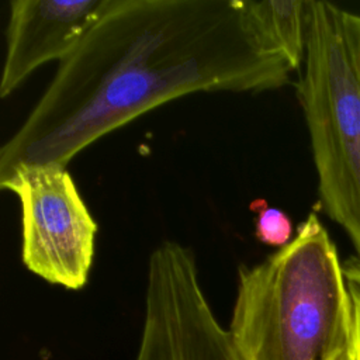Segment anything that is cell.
Here are the masks:
<instances>
[{"label": "cell", "instance_id": "6da1fadb", "mask_svg": "<svg viewBox=\"0 0 360 360\" xmlns=\"http://www.w3.org/2000/svg\"><path fill=\"white\" fill-rule=\"evenodd\" d=\"M292 72L260 35L248 0H107L0 148V177L20 166H68L97 139L181 96L276 90Z\"/></svg>", "mask_w": 360, "mask_h": 360}, {"label": "cell", "instance_id": "7a4b0ae2", "mask_svg": "<svg viewBox=\"0 0 360 360\" xmlns=\"http://www.w3.org/2000/svg\"><path fill=\"white\" fill-rule=\"evenodd\" d=\"M228 333L240 360H332L352 345L345 266L316 214L288 245L239 267Z\"/></svg>", "mask_w": 360, "mask_h": 360}, {"label": "cell", "instance_id": "3957f363", "mask_svg": "<svg viewBox=\"0 0 360 360\" xmlns=\"http://www.w3.org/2000/svg\"><path fill=\"white\" fill-rule=\"evenodd\" d=\"M297 97L307 122L321 205L360 262V15L307 0Z\"/></svg>", "mask_w": 360, "mask_h": 360}, {"label": "cell", "instance_id": "277c9868", "mask_svg": "<svg viewBox=\"0 0 360 360\" xmlns=\"http://www.w3.org/2000/svg\"><path fill=\"white\" fill-rule=\"evenodd\" d=\"M0 187L20 202L24 266L49 284L83 288L98 226L68 166H20L0 177Z\"/></svg>", "mask_w": 360, "mask_h": 360}, {"label": "cell", "instance_id": "5b68a950", "mask_svg": "<svg viewBox=\"0 0 360 360\" xmlns=\"http://www.w3.org/2000/svg\"><path fill=\"white\" fill-rule=\"evenodd\" d=\"M135 360H240L202 291L193 250L176 240L149 256Z\"/></svg>", "mask_w": 360, "mask_h": 360}, {"label": "cell", "instance_id": "8992f818", "mask_svg": "<svg viewBox=\"0 0 360 360\" xmlns=\"http://www.w3.org/2000/svg\"><path fill=\"white\" fill-rule=\"evenodd\" d=\"M105 4L107 0L10 1L0 97L10 96L44 63L66 59Z\"/></svg>", "mask_w": 360, "mask_h": 360}, {"label": "cell", "instance_id": "52a82bcc", "mask_svg": "<svg viewBox=\"0 0 360 360\" xmlns=\"http://www.w3.org/2000/svg\"><path fill=\"white\" fill-rule=\"evenodd\" d=\"M260 35L297 70L307 46V0H248Z\"/></svg>", "mask_w": 360, "mask_h": 360}, {"label": "cell", "instance_id": "ba28073f", "mask_svg": "<svg viewBox=\"0 0 360 360\" xmlns=\"http://www.w3.org/2000/svg\"><path fill=\"white\" fill-rule=\"evenodd\" d=\"M250 210L256 212L255 236L262 243L280 249L291 242L292 222L283 210L267 205L264 200H255Z\"/></svg>", "mask_w": 360, "mask_h": 360}, {"label": "cell", "instance_id": "9c48e42d", "mask_svg": "<svg viewBox=\"0 0 360 360\" xmlns=\"http://www.w3.org/2000/svg\"><path fill=\"white\" fill-rule=\"evenodd\" d=\"M343 266L353 307V345L360 360V262L354 259Z\"/></svg>", "mask_w": 360, "mask_h": 360}, {"label": "cell", "instance_id": "30bf717a", "mask_svg": "<svg viewBox=\"0 0 360 360\" xmlns=\"http://www.w3.org/2000/svg\"><path fill=\"white\" fill-rule=\"evenodd\" d=\"M332 360H359L357 354H356V349L354 345L352 342L350 346H347L346 349H343L342 352H339Z\"/></svg>", "mask_w": 360, "mask_h": 360}]
</instances>
